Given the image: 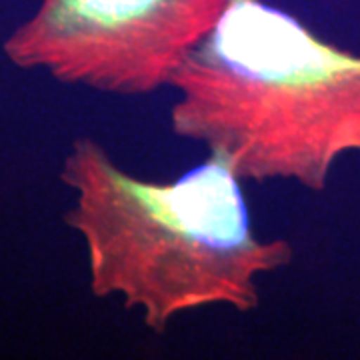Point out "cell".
Instances as JSON below:
<instances>
[{"mask_svg": "<svg viewBox=\"0 0 360 360\" xmlns=\"http://www.w3.org/2000/svg\"><path fill=\"white\" fill-rule=\"evenodd\" d=\"M60 180L75 193L65 224L86 246L90 292L118 295L155 335L191 310L258 309V276L295 260L288 240L255 232L243 180L217 156L158 182L130 174L101 142L80 136Z\"/></svg>", "mask_w": 360, "mask_h": 360, "instance_id": "obj_1", "label": "cell"}, {"mask_svg": "<svg viewBox=\"0 0 360 360\" xmlns=\"http://www.w3.org/2000/svg\"><path fill=\"white\" fill-rule=\"evenodd\" d=\"M170 89L172 132L240 180L322 193L336 160L360 153V54L264 0H231Z\"/></svg>", "mask_w": 360, "mask_h": 360, "instance_id": "obj_2", "label": "cell"}, {"mask_svg": "<svg viewBox=\"0 0 360 360\" xmlns=\"http://www.w3.org/2000/svg\"><path fill=\"white\" fill-rule=\"evenodd\" d=\"M231 0H42L4 40L16 68L116 96L170 86Z\"/></svg>", "mask_w": 360, "mask_h": 360, "instance_id": "obj_3", "label": "cell"}]
</instances>
